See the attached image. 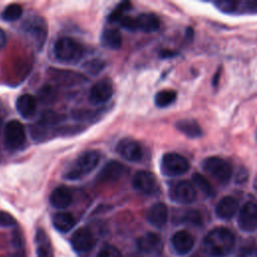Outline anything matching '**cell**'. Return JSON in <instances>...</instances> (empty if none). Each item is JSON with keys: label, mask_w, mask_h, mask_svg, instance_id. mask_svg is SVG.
Here are the masks:
<instances>
[{"label": "cell", "mask_w": 257, "mask_h": 257, "mask_svg": "<svg viewBox=\"0 0 257 257\" xmlns=\"http://www.w3.org/2000/svg\"><path fill=\"white\" fill-rule=\"evenodd\" d=\"M234 245V234L224 227L212 229L204 238V247L207 253L214 257H225L229 255Z\"/></svg>", "instance_id": "1"}, {"label": "cell", "mask_w": 257, "mask_h": 257, "mask_svg": "<svg viewBox=\"0 0 257 257\" xmlns=\"http://www.w3.org/2000/svg\"><path fill=\"white\" fill-rule=\"evenodd\" d=\"M100 153L95 150H89L81 153L74 162L66 169L63 176L66 180L75 181L91 173L100 162Z\"/></svg>", "instance_id": "2"}, {"label": "cell", "mask_w": 257, "mask_h": 257, "mask_svg": "<svg viewBox=\"0 0 257 257\" xmlns=\"http://www.w3.org/2000/svg\"><path fill=\"white\" fill-rule=\"evenodd\" d=\"M53 53L58 61L70 64L78 62L82 58L84 47L77 40L64 36L55 41Z\"/></svg>", "instance_id": "3"}, {"label": "cell", "mask_w": 257, "mask_h": 257, "mask_svg": "<svg viewBox=\"0 0 257 257\" xmlns=\"http://www.w3.org/2000/svg\"><path fill=\"white\" fill-rule=\"evenodd\" d=\"M22 31L32 46L40 50L47 38V24L39 15H30L22 23Z\"/></svg>", "instance_id": "4"}, {"label": "cell", "mask_w": 257, "mask_h": 257, "mask_svg": "<svg viewBox=\"0 0 257 257\" xmlns=\"http://www.w3.org/2000/svg\"><path fill=\"white\" fill-rule=\"evenodd\" d=\"M203 170L220 183H227L233 175V168L229 162L220 157H209L203 161Z\"/></svg>", "instance_id": "5"}, {"label": "cell", "mask_w": 257, "mask_h": 257, "mask_svg": "<svg viewBox=\"0 0 257 257\" xmlns=\"http://www.w3.org/2000/svg\"><path fill=\"white\" fill-rule=\"evenodd\" d=\"M26 142L24 125L16 119L9 120L4 126V145L9 151L21 149Z\"/></svg>", "instance_id": "6"}, {"label": "cell", "mask_w": 257, "mask_h": 257, "mask_svg": "<svg viewBox=\"0 0 257 257\" xmlns=\"http://www.w3.org/2000/svg\"><path fill=\"white\" fill-rule=\"evenodd\" d=\"M190 169L189 161L177 153H167L161 160V171L165 176L177 177L184 175Z\"/></svg>", "instance_id": "7"}, {"label": "cell", "mask_w": 257, "mask_h": 257, "mask_svg": "<svg viewBox=\"0 0 257 257\" xmlns=\"http://www.w3.org/2000/svg\"><path fill=\"white\" fill-rule=\"evenodd\" d=\"M70 244L79 257H88L94 248L95 239L87 227H80L71 235Z\"/></svg>", "instance_id": "8"}, {"label": "cell", "mask_w": 257, "mask_h": 257, "mask_svg": "<svg viewBox=\"0 0 257 257\" xmlns=\"http://www.w3.org/2000/svg\"><path fill=\"white\" fill-rule=\"evenodd\" d=\"M169 197L175 203L188 205L196 200L197 191L193 183L189 181H180L171 187Z\"/></svg>", "instance_id": "9"}, {"label": "cell", "mask_w": 257, "mask_h": 257, "mask_svg": "<svg viewBox=\"0 0 257 257\" xmlns=\"http://www.w3.org/2000/svg\"><path fill=\"white\" fill-rule=\"evenodd\" d=\"M115 150L122 159L128 162L137 163L143 158V149L141 144L132 138L121 139L117 143Z\"/></svg>", "instance_id": "10"}, {"label": "cell", "mask_w": 257, "mask_h": 257, "mask_svg": "<svg viewBox=\"0 0 257 257\" xmlns=\"http://www.w3.org/2000/svg\"><path fill=\"white\" fill-rule=\"evenodd\" d=\"M238 226L245 232H253L257 229V204L246 202L238 215Z\"/></svg>", "instance_id": "11"}, {"label": "cell", "mask_w": 257, "mask_h": 257, "mask_svg": "<svg viewBox=\"0 0 257 257\" xmlns=\"http://www.w3.org/2000/svg\"><path fill=\"white\" fill-rule=\"evenodd\" d=\"M112 94L113 86L111 81L107 78H102L91 86L88 99L92 104H103L111 98Z\"/></svg>", "instance_id": "12"}, {"label": "cell", "mask_w": 257, "mask_h": 257, "mask_svg": "<svg viewBox=\"0 0 257 257\" xmlns=\"http://www.w3.org/2000/svg\"><path fill=\"white\" fill-rule=\"evenodd\" d=\"M133 187L146 195L153 194L157 188V179L155 175L150 171H139L137 172L132 180Z\"/></svg>", "instance_id": "13"}, {"label": "cell", "mask_w": 257, "mask_h": 257, "mask_svg": "<svg viewBox=\"0 0 257 257\" xmlns=\"http://www.w3.org/2000/svg\"><path fill=\"white\" fill-rule=\"evenodd\" d=\"M125 170V167L121 163L110 161L101 168L96 179L100 183H113L118 181L124 175Z\"/></svg>", "instance_id": "14"}, {"label": "cell", "mask_w": 257, "mask_h": 257, "mask_svg": "<svg viewBox=\"0 0 257 257\" xmlns=\"http://www.w3.org/2000/svg\"><path fill=\"white\" fill-rule=\"evenodd\" d=\"M137 246L139 250L146 254H160L163 250V241L160 235L149 232L142 235L138 241Z\"/></svg>", "instance_id": "15"}, {"label": "cell", "mask_w": 257, "mask_h": 257, "mask_svg": "<svg viewBox=\"0 0 257 257\" xmlns=\"http://www.w3.org/2000/svg\"><path fill=\"white\" fill-rule=\"evenodd\" d=\"M171 243L174 251L178 255H186L192 251L195 240L191 233L186 230H180L172 236Z\"/></svg>", "instance_id": "16"}, {"label": "cell", "mask_w": 257, "mask_h": 257, "mask_svg": "<svg viewBox=\"0 0 257 257\" xmlns=\"http://www.w3.org/2000/svg\"><path fill=\"white\" fill-rule=\"evenodd\" d=\"M146 218L148 222L157 228L164 227L169 218V210L168 207L164 203H156L153 206L150 207V209L147 211Z\"/></svg>", "instance_id": "17"}, {"label": "cell", "mask_w": 257, "mask_h": 257, "mask_svg": "<svg viewBox=\"0 0 257 257\" xmlns=\"http://www.w3.org/2000/svg\"><path fill=\"white\" fill-rule=\"evenodd\" d=\"M239 208L238 201L232 196L223 197L216 206V215L222 220H230L237 213Z\"/></svg>", "instance_id": "18"}, {"label": "cell", "mask_w": 257, "mask_h": 257, "mask_svg": "<svg viewBox=\"0 0 257 257\" xmlns=\"http://www.w3.org/2000/svg\"><path fill=\"white\" fill-rule=\"evenodd\" d=\"M50 77L61 84L65 85H72V84H78L85 80L84 76L80 73H76L74 71L69 70H61V69H50L49 70Z\"/></svg>", "instance_id": "19"}, {"label": "cell", "mask_w": 257, "mask_h": 257, "mask_svg": "<svg viewBox=\"0 0 257 257\" xmlns=\"http://www.w3.org/2000/svg\"><path fill=\"white\" fill-rule=\"evenodd\" d=\"M18 113L24 118H30L35 114L36 111V99L33 95L24 93L18 96L15 102Z\"/></svg>", "instance_id": "20"}, {"label": "cell", "mask_w": 257, "mask_h": 257, "mask_svg": "<svg viewBox=\"0 0 257 257\" xmlns=\"http://www.w3.org/2000/svg\"><path fill=\"white\" fill-rule=\"evenodd\" d=\"M35 251L37 257H54L50 239L41 228L37 229L35 234Z\"/></svg>", "instance_id": "21"}, {"label": "cell", "mask_w": 257, "mask_h": 257, "mask_svg": "<svg viewBox=\"0 0 257 257\" xmlns=\"http://www.w3.org/2000/svg\"><path fill=\"white\" fill-rule=\"evenodd\" d=\"M49 201L53 207L57 209H65L72 202V194L66 187L60 186L51 192Z\"/></svg>", "instance_id": "22"}, {"label": "cell", "mask_w": 257, "mask_h": 257, "mask_svg": "<svg viewBox=\"0 0 257 257\" xmlns=\"http://www.w3.org/2000/svg\"><path fill=\"white\" fill-rule=\"evenodd\" d=\"M53 227L60 233L70 231L75 225V218L69 212H57L52 217Z\"/></svg>", "instance_id": "23"}, {"label": "cell", "mask_w": 257, "mask_h": 257, "mask_svg": "<svg viewBox=\"0 0 257 257\" xmlns=\"http://www.w3.org/2000/svg\"><path fill=\"white\" fill-rule=\"evenodd\" d=\"M139 30L151 33L160 28L161 22L159 17L154 13H142L137 17Z\"/></svg>", "instance_id": "24"}, {"label": "cell", "mask_w": 257, "mask_h": 257, "mask_svg": "<svg viewBox=\"0 0 257 257\" xmlns=\"http://www.w3.org/2000/svg\"><path fill=\"white\" fill-rule=\"evenodd\" d=\"M176 128L191 139H197L203 135L200 124L194 119H181L176 122Z\"/></svg>", "instance_id": "25"}, {"label": "cell", "mask_w": 257, "mask_h": 257, "mask_svg": "<svg viewBox=\"0 0 257 257\" xmlns=\"http://www.w3.org/2000/svg\"><path fill=\"white\" fill-rule=\"evenodd\" d=\"M101 43L109 49H119L122 44V36L118 29L108 28L104 29L101 34Z\"/></svg>", "instance_id": "26"}, {"label": "cell", "mask_w": 257, "mask_h": 257, "mask_svg": "<svg viewBox=\"0 0 257 257\" xmlns=\"http://www.w3.org/2000/svg\"><path fill=\"white\" fill-rule=\"evenodd\" d=\"M177 98V93L172 89H163L156 93L155 104L158 107H167L171 105Z\"/></svg>", "instance_id": "27"}, {"label": "cell", "mask_w": 257, "mask_h": 257, "mask_svg": "<svg viewBox=\"0 0 257 257\" xmlns=\"http://www.w3.org/2000/svg\"><path fill=\"white\" fill-rule=\"evenodd\" d=\"M192 180L194 183V186H196L199 190H201V192L206 195L207 197H211L214 195V190L212 188V186L210 185L209 181L201 174L199 173H195L192 176Z\"/></svg>", "instance_id": "28"}, {"label": "cell", "mask_w": 257, "mask_h": 257, "mask_svg": "<svg viewBox=\"0 0 257 257\" xmlns=\"http://www.w3.org/2000/svg\"><path fill=\"white\" fill-rule=\"evenodd\" d=\"M132 9V3L128 1H122L118 3L114 9L108 14V21L109 22H116L120 21V19L125 16V13Z\"/></svg>", "instance_id": "29"}, {"label": "cell", "mask_w": 257, "mask_h": 257, "mask_svg": "<svg viewBox=\"0 0 257 257\" xmlns=\"http://www.w3.org/2000/svg\"><path fill=\"white\" fill-rule=\"evenodd\" d=\"M237 257H257V242L254 239L245 240L238 250Z\"/></svg>", "instance_id": "30"}, {"label": "cell", "mask_w": 257, "mask_h": 257, "mask_svg": "<svg viewBox=\"0 0 257 257\" xmlns=\"http://www.w3.org/2000/svg\"><path fill=\"white\" fill-rule=\"evenodd\" d=\"M23 13V8L18 3L9 4L2 12V18L5 21H15L20 18Z\"/></svg>", "instance_id": "31"}, {"label": "cell", "mask_w": 257, "mask_h": 257, "mask_svg": "<svg viewBox=\"0 0 257 257\" xmlns=\"http://www.w3.org/2000/svg\"><path fill=\"white\" fill-rule=\"evenodd\" d=\"M61 118H62L61 114H58L52 110H46V111H43L38 122L49 127L51 125H55L59 123L61 121Z\"/></svg>", "instance_id": "32"}, {"label": "cell", "mask_w": 257, "mask_h": 257, "mask_svg": "<svg viewBox=\"0 0 257 257\" xmlns=\"http://www.w3.org/2000/svg\"><path fill=\"white\" fill-rule=\"evenodd\" d=\"M181 222L194 226H200L202 224V215L198 210H188L181 216Z\"/></svg>", "instance_id": "33"}, {"label": "cell", "mask_w": 257, "mask_h": 257, "mask_svg": "<svg viewBox=\"0 0 257 257\" xmlns=\"http://www.w3.org/2000/svg\"><path fill=\"white\" fill-rule=\"evenodd\" d=\"M214 5L224 13H233L238 10L239 1L234 0H221L214 2Z\"/></svg>", "instance_id": "34"}, {"label": "cell", "mask_w": 257, "mask_h": 257, "mask_svg": "<svg viewBox=\"0 0 257 257\" xmlns=\"http://www.w3.org/2000/svg\"><path fill=\"white\" fill-rule=\"evenodd\" d=\"M104 66H105V63L102 60L94 58V59H90L87 62H85V64L83 65V68L87 73L95 75L99 71H101Z\"/></svg>", "instance_id": "35"}, {"label": "cell", "mask_w": 257, "mask_h": 257, "mask_svg": "<svg viewBox=\"0 0 257 257\" xmlns=\"http://www.w3.org/2000/svg\"><path fill=\"white\" fill-rule=\"evenodd\" d=\"M96 257H122L120 251L111 245L103 246L98 253L96 254Z\"/></svg>", "instance_id": "36"}, {"label": "cell", "mask_w": 257, "mask_h": 257, "mask_svg": "<svg viewBox=\"0 0 257 257\" xmlns=\"http://www.w3.org/2000/svg\"><path fill=\"white\" fill-rule=\"evenodd\" d=\"M240 12L246 14H257V0H246L239 3Z\"/></svg>", "instance_id": "37"}, {"label": "cell", "mask_w": 257, "mask_h": 257, "mask_svg": "<svg viewBox=\"0 0 257 257\" xmlns=\"http://www.w3.org/2000/svg\"><path fill=\"white\" fill-rule=\"evenodd\" d=\"M120 25L125 28L126 30L130 31H137L139 30V26H138V20L137 17H131V16H123L120 19Z\"/></svg>", "instance_id": "38"}, {"label": "cell", "mask_w": 257, "mask_h": 257, "mask_svg": "<svg viewBox=\"0 0 257 257\" xmlns=\"http://www.w3.org/2000/svg\"><path fill=\"white\" fill-rule=\"evenodd\" d=\"M16 225L15 218L5 211H0V227H13Z\"/></svg>", "instance_id": "39"}, {"label": "cell", "mask_w": 257, "mask_h": 257, "mask_svg": "<svg viewBox=\"0 0 257 257\" xmlns=\"http://www.w3.org/2000/svg\"><path fill=\"white\" fill-rule=\"evenodd\" d=\"M53 87L51 86H45L42 88L41 92H40V99L42 101H46V100H51L52 97H54V90L52 89Z\"/></svg>", "instance_id": "40"}, {"label": "cell", "mask_w": 257, "mask_h": 257, "mask_svg": "<svg viewBox=\"0 0 257 257\" xmlns=\"http://www.w3.org/2000/svg\"><path fill=\"white\" fill-rule=\"evenodd\" d=\"M7 42V37L5 31L0 27V50L6 45Z\"/></svg>", "instance_id": "41"}, {"label": "cell", "mask_w": 257, "mask_h": 257, "mask_svg": "<svg viewBox=\"0 0 257 257\" xmlns=\"http://www.w3.org/2000/svg\"><path fill=\"white\" fill-rule=\"evenodd\" d=\"M254 189L257 191V177H256V179L254 181Z\"/></svg>", "instance_id": "42"}, {"label": "cell", "mask_w": 257, "mask_h": 257, "mask_svg": "<svg viewBox=\"0 0 257 257\" xmlns=\"http://www.w3.org/2000/svg\"><path fill=\"white\" fill-rule=\"evenodd\" d=\"M256 140H257V131H256Z\"/></svg>", "instance_id": "43"}, {"label": "cell", "mask_w": 257, "mask_h": 257, "mask_svg": "<svg viewBox=\"0 0 257 257\" xmlns=\"http://www.w3.org/2000/svg\"><path fill=\"white\" fill-rule=\"evenodd\" d=\"M0 124H1V116H0Z\"/></svg>", "instance_id": "44"}]
</instances>
